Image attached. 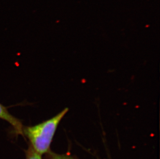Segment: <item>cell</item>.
Listing matches in <instances>:
<instances>
[{
	"mask_svg": "<svg viewBox=\"0 0 160 159\" xmlns=\"http://www.w3.org/2000/svg\"><path fill=\"white\" fill-rule=\"evenodd\" d=\"M68 111V108H64L52 118L33 126L23 127V133L29 139L32 148L39 155L48 153L50 150L58 127Z\"/></svg>",
	"mask_w": 160,
	"mask_h": 159,
	"instance_id": "cell-1",
	"label": "cell"
},
{
	"mask_svg": "<svg viewBox=\"0 0 160 159\" xmlns=\"http://www.w3.org/2000/svg\"><path fill=\"white\" fill-rule=\"evenodd\" d=\"M26 159H42L39 155L31 146L27 150L26 153Z\"/></svg>",
	"mask_w": 160,
	"mask_h": 159,
	"instance_id": "cell-3",
	"label": "cell"
},
{
	"mask_svg": "<svg viewBox=\"0 0 160 159\" xmlns=\"http://www.w3.org/2000/svg\"><path fill=\"white\" fill-rule=\"evenodd\" d=\"M49 159H74L71 156L68 155H59L53 152L49 151Z\"/></svg>",
	"mask_w": 160,
	"mask_h": 159,
	"instance_id": "cell-4",
	"label": "cell"
},
{
	"mask_svg": "<svg viewBox=\"0 0 160 159\" xmlns=\"http://www.w3.org/2000/svg\"><path fill=\"white\" fill-rule=\"evenodd\" d=\"M0 118L9 123L15 129L16 133L19 135H23L22 124L16 117H14L8 111V108L0 104Z\"/></svg>",
	"mask_w": 160,
	"mask_h": 159,
	"instance_id": "cell-2",
	"label": "cell"
}]
</instances>
